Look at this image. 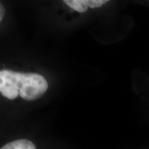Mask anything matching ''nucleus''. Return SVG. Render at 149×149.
<instances>
[{"label":"nucleus","mask_w":149,"mask_h":149,"mask_svg":"<svg viewBox=\"0 0 149 149\" xmlns=\"http://www.w3.org/2000/svg\"><path fill=\"white\" fill-rule=\"evenodd\" d=\"M0 149H37L36 146L29 139H21L12 141L5 144Z\"/></svg>","instance_id":"2"},{"label":"nucleus","mask_w":149,"mask_h":149,"mask_svg":"<svg viewBox=\"0 0 149 149\" xmlns=\"http://www.w3.org/2000/svg\"><path fill=\"white\" fill-rule=\"evenodd\" d=\"M4 15H5L4 6H3L2 3L0 1V23H1V22L2 21L3 17H4Z\"/></svg>","instance_id":"5"},{"label":"nucleus","mask_w":149,"mask_h":149,"mask_svg":"<svg viewBox=\"0 0 149 149\" xmlns=\"http://www.w3.org/2000/svg\"><path fill=\"white\" fill-rule=\"evenodd\" d=\"M64 2L79 13H84L88 10L86 0H64Z\"/></svg>","instance_id":"3"},{"label":"nucleus","mask_w":149,"mask_h":149,"mask_svg":"<svg viewBox=\"0 0 149 149\" xmlns=\"http://www.w3.org/2000/svg\"><path fill=\"white\" fill-rule=\"evenodd\" d=\"M48 84L44 76L33 72L0 70V93L13 100L19 95L26 101H34L44 95Z\"/></svg>","instance_id":"1"},{"label":"nucleus","mask_w":149,"mask_h":149,"mask_svg":"<svg viewBox=\"0 0 149 149\" xmlns=\"http://www.w3.org/2000/svg\"><path fill=\"white\" fill-rule=\"evenodd\" d=\"M107 2H109L108 0H86L88 7L91 8H100Z\"/></svg>","instance_id":"4"}]
</instances>
